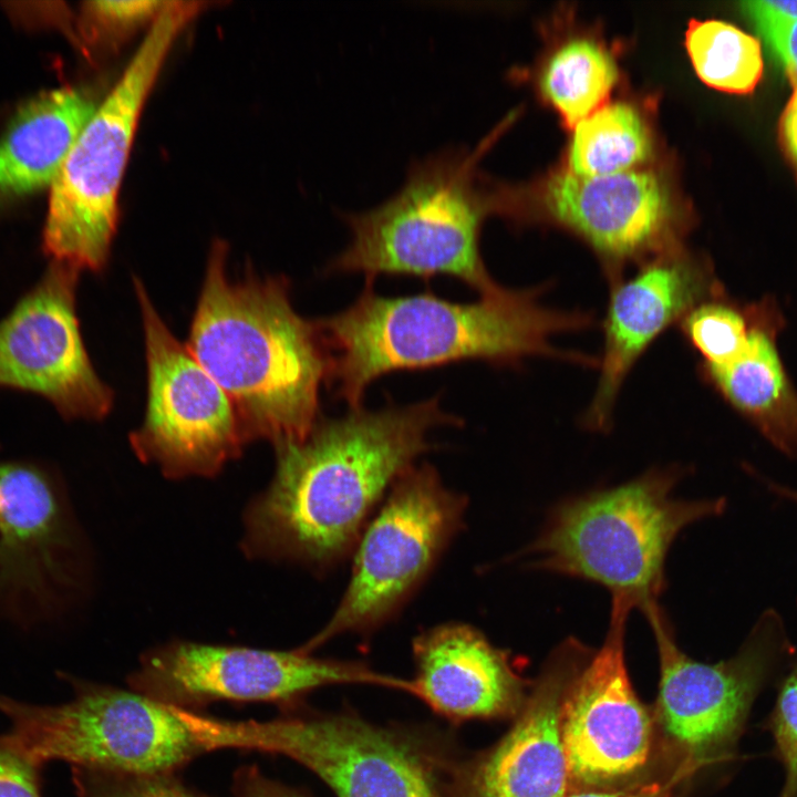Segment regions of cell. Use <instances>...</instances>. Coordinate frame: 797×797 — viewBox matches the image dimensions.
Masks as SVG:
<instances>
[{"label": "cell", "mask_w": 797, "mask_h": 797, "mask_svg": "<svg viewBox=\"0 0 797 797\" xmlns=\"http://www.w3.org/2000/svg\"><path fill=\"white\" fill-rule=\"evenodd\" d=\"M142 314L147 404L130 443L168 478L214 476L247 444L237 412L221 386L170 332L143 282L134 278Z\"/></svg>", "instance_id": "8fae6325"}, {"label": "cell", "mask_w": 797, "mask_h": 797, "mask_svg": "<svg viewBox=\"0 0 797 797\" xmlns=\"http://www.w3.org/2000/svg\"><path fill=\"white\" fill-rule=\"evenodd\" d=\"M234 797H307L301 791L266 777L257 766H245L234 777Z\"/></svg>", "instance_id": "4dcf8cb0"}, {"label": "cell", "mask_w": 797, "mask_h": 797, "mask_svg": "<svg viewBox=\"0 0 797 797\" xmlns=\"http://www.w3.org/2000/svg\"><path fill=\"white\" fill-rule=\"evenodd\" d=\"M538 291L510 290L457 303L425 292L387 298L368 281L345 310L317 320L331 356L330 384L351 408L361 407L368 386L398 370L464 360L515 364L547 355L597 365L592 358L560 351L550 339L591 324L587 313L547 308Z\"/></svg>", "instance_id": "7a4b0ae2"}, {"label": "cell", "mask_w": 797, "mask_h": 797, "mask_svg": "<svg viewBox=\"0 0 797 797\" xmlns=\"http://www.w3.org/2000/svg\"><path fill=\"white\" fill-rule=\"evenodd\" d=\"M204 6L203 1L166 2L70 148L50 187L42 240L51 262L79 271L105 267L141 112L174 41Z\"/></svg>", "instance_id": "8992f818"}, {"label": "cell", "mask_w": 797, "mask_h": 797, "mask_svg": "<svg viewBox=\"0 0 797 797\" xmlns=\"http://www.w3.org/2000/svg\"><path fill=\"white\" fill-rule=\"evenodd\" d=\"M652 152L639 112L622 102L604 104L575 126L568 164L578 176L594 177L633 169Z\"/></svg>", "instance_id": "7402d4cb"}, {"label": "cell", "mask_w": 797, "mask_h": 797, "mask_svg": "<svg viewBox=\"0 0 797 797\" xmlns=\"http://www.w3.org/2000/svg\"><path fill=\"white\" fill-rule=\"evenodd\" d=\"M577 644L569 640L559 649L510 731L457 770L456 797H566L570 774L560 711Z\"/></svg>", "instance_id": "ac0fdd59"}, {"label": "cell", "mask_w": 797, "mask_h": 797, "mask_svg": "<svg viewBox=\"0 0 797 797\" xmlns=\"http://www.w3.org/2000/svg\"><path fill=\"white\" fill-rule=\"evenodd\" d=\"M182 716L206 752L239 748L284 755L317 774L338 797H439L418 753L359 717L237 722L189 710Z\"/></svg>", "instance_id": "9c48e42d"}, {"label": "cell", "mask_w": 797, "mask_h": 797, "mask_svg": "<svg viewBox=\"0 0 797 797\" xmlns=\"http://www.w3.org/2000/svg\"><path fill=\"white\" fill-rule=\"evenodd\" d=\"M167 1H90L84 3L83 15L93 33L117 37L154 20Z\"/></svg>", "instance_id": "83f0119b"}, {"label": "cell", "mask_w": 797, "mask_h": 797, "mask_svg": "<svg viewBox=\"0 0 797 797\" xmlns=\"http://www.w3.org/2000/svg\"><path fill=\"white\" fill-rule=\"evenodd\" d=\"M544 201L556 221L601 256L611 284L625 263L658 251L673 230L667 188L649 170L594 177L559 172L549 178Z\"/></svg>", "instance_id": "e0dca14e"}, {"label": "cell", "mask_w": 797, "mask_h": 797, "mask_svg": "<svg viewBox=\"0 0 797 797\" xmlns=\"http://www.w3.org/2000/svg\"><path fill=\"white\" fill-rule=\"evenodd\" d=\"M741 9L763 40L797 21V1H744Z\"/></svg>", "instance_id": "f546056e"}, {"label": "cell", "mask_w": 797, "mask_h": 797, "mask_svg": "<svg viewBox=\"0 0 797 797\" xmlns=\"http://www.w3.org/2000/svg\"><path fill=\"white\" fill-rule=\"evenodd\" d=\"M628 617L629 612L611 610L602 646L584 666L576 661L563 695L560 729L569 774L583 783L629 775L650 754L651 720L634 693L624 661Z\"/></svg>", "instance_id": "9a60e30c"}, {"label": "cell", "mask_w": 797, "mask_h": 797, "mask_svg": "<svg viewBox=\"0 0 797 797\" xmlns=\"http://www.w3.org/2000/svg\"><path fill=\"white\" fill-rule=\"evenodd\" d=\"M413 695L453 722L513 714L522 682L509 655L475 628L448 622L413 641Z\"/></svg>", "instance_id": "d6986e66"}, {"label": "cell", "mask_w": 797, "mask_h": 797, "mask_svg": "<svg viewBox=\"0 0 797 797\" xmlns=\"http://www.w3.org/2000/svg\"><path fill=\"white\" fill-rule=\"evenodd\" d=\"M370 684L412 693L411 680L363 663L290 651L174 641L151 650L130 679L134 691L189 710L215 701L288 702L330 684Z\"/></svg>", "instance_id": "7c38bea8"}, {"label": "cell", "mask_w": 797, "mask_h": 797, "mask_svg": "<svg viewBox=\"0 0 797 797\" xmlns=\"http://www.w3.org/2000/svg\"><path fill=\"white\" fill-rule=\"evenodd\" d=\"M227 250L213 245L186 346L230 398L247 443L301 442L322 418L328 346L317 320L293 309L284 277L232 281Z\"/></svg>", "instance_id": "3957f363"}, {"label": "cell", "mask_w": 797, "mask_h": 797, "mask_svg": "<svg viewBox=\"0 0 797 797\" xmlns=\"http://www.w3.org/2000/svg\"><path fill=\"white\" fill-rule=\"evenodd\" d=\"M724 292L706 261L674 251L645 261L630 278L613 282L600 375L584 424L599 431L609 427L621 386L644 351L694 307Z\"/></svg>", "instance_id": "2e32d148"}, {"label": "cell", "mask_w": 797, "mask_h": 797, "mask_svg": "<svg viewBox=\"0 0 797 797\" xmlns=\"http://www.w3.org/2000/svg\"><path fill=\"white\" fill-rule=\"evenodd\" d=\"M764 42L791 82H797V21Z\"/></svg>", "instance_id": "1f68e13d"}, {"label": "cell", "mask_w": 797, "mask_h": 797, "mask_svg": "<svg viewBox=\"0 0 797 797\" xmlns=\"http://www.w3.org/2000/svg\"><path fill=\"white\" fill-rule=\"evenodd\" d=\"M673 469H652L620 486L560 504L527 548L532 567L605 587L611 610L631 612L658 601L664 565L676 536L698 520L718 516L724 497H673Z\"/></svg>", "instance_id": "277c9868"}, {"label": "cell", "mask_w": 797, "mask_h": 797, "mask_svg": "<svg viewBox=\"0 0 797 797\" xmlns=\"http://www.w3.org/2000/svg\"><path fill=\"white\" fill-rule=\"evenodd\" d=\"M676 779L677 777L665 784L651 783L617 791H578L571 795H566V797H672V790Z\"/></svg>", "instance_id": "836d02e7"}, {"label": "cell", "mask_w": 797, "mask_h": 797, "mask_svg": "<svg viewBox=\"0 0 797 797\" xmlns=\"http://www.w3.org/2000/svg\"><path fill=\"white\" fill-rule=\"evenodd\" d=\"M768 727L785 773L778 797H797V663L779 685Z\"/></svg>", "instance_id": "4316f807"}, {"label": "cell", "mask_w": 797, "mask_h": 797, "mask_svg": "<svg viewBox=\"0 0 797 797\" xmlns=\"http://www.w3.org/2000/svg\"><path fill=\"white\" fill-rule=\"evenodd\" d=\"M751 330L741 355L702 375L779 452L797 458V391L782 361L777 337L784 318L770 298L749 303Z\"/></svg>", "instance_id": "ffe728a7"}, {"label": "cell", "mask_w": 797, "mask_h": 797, "mask_svg": "<svg viewBox=\"0 0 797 797\" xmlns=\"http://www.w3.org/2000/svg\"><path fill=\"white\" fill-rule=\"evenodd\" d=\"M80 271L51 262L0 322V385L37 393L66 418L99 421L113 391L96 374L75 310Z\"/></svg>", "instance_id": "4fadbf2b"}, {"label": "cell", "mask_w": 797, "mask_h": 797, "mask_svg": "<svg viewBox=\"0 0 797 797\" xmlns=\"http://www.w3.org/2000/svg\"><path fill=\"white\" fill-rule=\"evenodd\" d=\"M79 797H198L173 774H127L73 767Z\"/></svg>", "instance_id": "484cf974"}, {"label": "cell", "mask_w": 797, "mask_h": 797, "mask_svg": "<svg viewBox=\"0 0 797 797\" xmlns=\"http://www.w3.org/2000/svg\"><path fill=\"white\" fill-rule=\"evenodd\" d=\"M449 149L417 161L400 190L381 205L344 214L351 240L328 272L455 277L480 296L503 287L488 273L479 248L484 217L489 214L477 163L488 148Z\"/></svg>", "instance_id": "5b68a950"}, {"label": "cell", "mask_w": 797, "mask_h": 797, "mask_svg": "<svg viewBox=\"0 0 797 797\" xmlns=\"http://www.w3.org/2000/svg\"><path fill=\"white\" fill-rule=\"evenodd\" d=\"M467 498L444 486L436 469L411 466L355 546L351 578L327 624L302 648L312 652L344 633H371L425 580L460 530Z\"/></svg>", "instance_id": "ba28073f"}, {"label": "cell", "mask_w": 797, "mask_h": 797, "mask_svg": "<svg viewBox=\"0 0 797 797\" xmlns=\"http://www.w3.org/2000/svg\"><path fill=\"white\" fill-rule=\"evenodd\" d=\"M768 488L782 498L788 499L797 504V489L776 484L774 482H767Z\"/></svg>", "instance_id": "e575fe53"}, {"label": "cell", "mask_w": 797, "mask_h": 797, "mask_svg": "<svg viewBox=\"0 0 797 797\" xmlns=\"http://www.w3.org/2000/svg\"><path fill=\"white\" fill-rule=\"evenodd\" d=\"M618 80L610 53L593 40L577 38L559 46L540 76V89L565 123L575 127L602 107Z\"/></svg>", "instance_id": "603a6c76"}, {"label": "cell", "mask_w": 797, "mask_h": 797, "mask_svg": "<svg viewBox=\"0 0 797 797\" xmlns=\"http://www.w3.org/2000/svg\"><path fill=\"white\" fill-rule=\"evenodd\" d=\"M437 397L406 406L351 408L321 418L301 442L275 445L271 483L245 513L250 558L325 570L356 546L375 505L422 454L428 433L459 426Z\"/></svg>", "instance_id": "6da1fadb"}, {"label": "cell", "mask_w": 797, "mask_h": 797, "mask_svg": "<svg viewBox=\"0 0 797 797\" xmlns=\"http://www.w3.org/2000/svg\"><path fill=\"white\" fill-rule=\"evenodd\" d=\"M793 94L782 114L779 134L782 144L797 174V82Z\"/></svg>", "instance_id": "d6a6232c"}, {"label": "cell", "mask_w": 797, "mask_h": 797, "mask_svg": "<svg viewBox=\"0 0 797 797\" xmlns=\"http://www.w3.org/2000/svg\"><path fill=\"white\" fill-rule=\"evenodd\" d=\"M751 306L727 298H710L694 307L680 327L689 343L701 354L704 365L723 366L736 360L747 345Z\"/></svg>", "instance_id": "d4e9b609"}, {"label": "cell", "mask_w": 797, "mask_h": 797, "mask_svg": "<svg viewBox=\"0 0 797 797\" xmlns=\"http://www.w3.org/2000/svg\"><path fill=\"white\" fill-rule=\"evenodd\" d=\"M75 697L39 706L0 696L10 721L6 736L38 766L127 774H173L206 749L178 707L137 691L76 683Z\"/></svg>", "instance_id": "52a82bcc"}, {"label": "cell", "mask_w": 797, "mask_h": 797, "mask_svg": "<svg viewBox=\"0 0 797 797\" xmlns=\"http://www.w3.org/2000/svg\"><path fill=\"white\" fill-rule=\"evenodd\" d=\"M641 611L658 645L659 712L666 733L696 768L729 756L757 695L795 652L780 615L765 611L734 656L710 664L680 650L658 601Z\"/></svg>", "instance_id": "30bf717a"}, {"label": "cell", "mask_w": 797, "mask_h": 797, "mask_svg": "<svg viewBox=\"0 0 797 797\" xmlns=\"http://www.w3.org/2000/svg\"><path fill=\"white\" fill-rule=\"evenodd\" d=\"M96 107L85 92L62 87L19 108L0 138V207L51 187Z\"/></svg>", "instance_id": "44dd1931"}, {"label": "cell", "mask_w": 797, "mask_h": 797, "mask_svg": "<svg viewBox=\"0 0 797 797\" xmlns=\"http://www.w3.org/2000/svg\"><path fill=\"white\" fill-rule=\"evenodd\" d=\"M685 43L697 75L708 86L746 94L760 81V43L735 25L718 20H693Z\"/></svg>", "instance_id": "cb8c5ba5"}, {"label": "cell", "mask_w": 797, "mask_h": 797, "mask_svg": "<svg viewBox=\"0 0 797 797\" xmlns=\"http://www.w3.org/2000/svg\"><path fill=\"white\" fill-rule=\"evenodd\" d=\"M39 767L0 735V797H41Z\"/></svg>", "instance_id": "f1b7e54d"}, {"label": "cell", "mask_w": 797, "mask_h": 797, "mask_svg": "<svg viewBox=\"0 0 797 797\" xmlns=\"http://www.w3.org/2000/svg\"><path fill=\"white\" fill-rule=\"evenodd\" d=\"M80 538L59 482L0 462V609L23 621L61 605L81 578Z\"/></svg>", "instance_id": "5bb4252c"}]
</instances>
